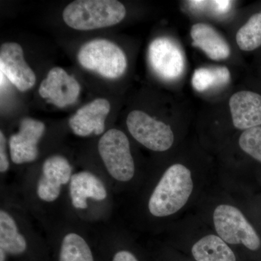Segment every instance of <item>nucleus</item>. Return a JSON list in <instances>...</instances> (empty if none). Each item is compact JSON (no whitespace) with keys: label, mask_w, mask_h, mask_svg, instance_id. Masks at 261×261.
Wrapping results in <instances>:
<instances>
[{"label":"nucleus","mask_w":261,"mask_h":261,"mask_svg":"<svg viewBox=\"0 0 261 261\" xmlns=\"http://www.w3.org/2000/svg\"><path fill=\"white\" fill-rule=\"evenodd\" d=\"M109 179L113 184L124 185L135 178V163L130 142L122 130L111 128L103 134L97 145Z\"/></svg>","instance_id":"4"},{"label":"nucleus","mask_w":261,"mask_h":261,"mask_svg":"<svg viewBox=\"0 0 261 261\" xmlns=\"http://www.w3.org/2000/svg\"><path fill=\"white\" fill-rule=\"evenodd\" d=\"M190 34L194 47L200 48L211 60L222 61L231 54V49L224 38L207 24H195Z\"/></svg>","instance_id":"17"},{"label":"nucleus","mask_w":261,"mask_h":261,"mask_svg":"<svg viewBox=\"0 0 261 261\" xmlns=\"http://www.w3.org/2000/svg\"><path fill=\"white\" fill-rule=\"evenodd\" d=\"M111 111L108 100L98 98L81 108L69 120L72 132L79 137L100 135L106 128V119Z\"/></svg>","instance_id":"15"},{"label":"nucleus","mask_w":261,"mask_h":261,"mask_svg":"<svg viewBox=\"0 0 261 261\" xmlns=\"http://www.w3.org/2000/svg\"><path fill=\"white\" fill-rule=\"evenodd\" d=\"M67 194L73 210L81 214H88L92 206L108 204L110 198L104 178L88 170L73 172Z\"/></svg>","instance_id":"8"},{"label":"nucleus","mask_w":261,"mask_h":261,"mask_svg":"<svg viewBox=\"0 0 261 261\" xmlns=\"http://www.w3.org/2000/svg\"><path fill=\"white\" fill-rule=\"evenodd\" d=\"M231 79L226 67L197 68L192 75V84L197 92H202L214 87L226 85Z\"/></svg>","instance_id":"19"},{"label":"nucleus","mask_w":261,"mask_h":261,"mask_svg":"<svg viewBox=\"0 0 261 261\" xmlns=\"http://www.w3.org/2000/svg\"><path fill=\"white\" fill-rule=\"evenodd\" d=\"M126 14L124 5L116 0H77L67 5L63 18L70 28L89 31L116 25Z\"/></svg>","instance_id":"3"},{"label":"nucleus","mask_w":261,"mask_h":261,"mask_svg":"<svg viewBox=\"0 0 261 261\" xmlns=\"http://www.w3.org/2000/svg\"><path fill=\"white\" fill-rule=\"evenodd\" d=\"M99 261H140L130 248L120 245L114 239L98 243Z\"/></svg>","instance_id":"21"},{"label":"nucleus","mask_w":261,"mask_h":261,"mask_svg":"<svg viewBox=\"0 0 261 261\" xmlns=\"http://www.w3.org/2000/svg\"><path fill=\"white\" fill-rule=\"evenodd\" d=\"M55 242L49 244L51 261H99L98 243L80 230L67 228Z\"/></svg>","instance_id":"12"},{"label":"nucleus","mask_w":261,"mask_h":261,"mask_svg":"<svg viewBox=\"0 0 261 261\" xmlns=\"http://www.w3.org/2000/svg\"><path fill=\"white\" fill-rule=\"evenodd\" d=\"M192 254L197 261H237L234 252L218 235H206L196 242Z\"/></svg>","instance_id":"18"},{"label":"nucleus","mask_w":261,"mask_h":261,"mask_svg":"<svg viewBox=\"0 0 261 261\" xmlns=\"http://www.w3.org/2000/svg\"><path fill=\"white\" fill-rule=\"evenodd\" d=\"M213 221L218 236L230 245H243L252 251L260 247L257 231L240 209L229 204L216 206Z\"/></svg>","instance_id":"7"},{"label":"nucleus","mask_w":261,"mask_h":261,"mask_svg":"<svg viewBox=\"0 0 261 261\" xmlns=\"http://www.w3.org/2000/svg\"><path fill=\"white\" fill-rule=\"evenodd\" d=\"M77 58L83 68L109 80L120 78L126 70V55L107 39H97L86 43L80 48Z\"/></svg>","instance_id":"6"},{"label":"nucleus","mask_w":261,"mask_h":261,"mask_svg":"<svg viewBox=\"0 0 261 261\" xmlns=\"http://www.w3.org/2000/svg\"><path fill=\"white\" fill-rule=\"evenodd\" d=\"M148 61L154 73L162 80H178L185 71L183 51L169 38H157L151 42L148 49Z\"/></svg>","instance_id":"10"},{"label":"nucleus","mask_w":261,"mask_h":261,"mask_svg":"<svg viewBox=\"0 0 261 261\" xmlns=\"http://www.w3.org/2000/svg\"><path fill=\"white\" fill-rule=\"evenodd\" d=\"M73 166L61 154H53L42 163L40 173L32 183V198L38 206L49 207L61 200L68 190Z\"/></svg>","instance_id":"5"},{"label":"nucleus","mask_w":261,"mask_h":261,"mask_svg":"<svg viewBox=\"0 0 261 261\" xmlns=\"http://www.w3.org/2000/svg\"><path fill=\"white\" fill-rule=\"evenodd\" d=\"M189 5L197 10H210L216 15H224L231 10L232 2L228 0H216V1H190Z\"/></svg>","instance_id":"23"},{"label":"nucleus","mask_w":261,"mask_h":261,"mask_svg":"<svg viewBox=\"0 0 261 261\" xmlns=\"http://www.w3.org/2000/svg\"><path fill=\"white\" fill-rule=\"evenodd\" d=\"M50 245L27 229V225L11 207L0 209V261H51Z\"/></svg>","instance_id":"1"},{"label":"nucleus","mask_w":261,"mask_h":261,"mask_svg":"<svg viewBox=\"0 0 261 261\" xmlns=\"http://www.w3.org/2000/svg\"><path fill=\"white\" fill-rule=\"evenodd\" d=\"M8 142H7L6 137L3 132H0V173L5 174L9 171L10 161L8 157Z\"/></svg>","instance_id":"24"},{"label":"nucleus","mask_w":261,"mask_h":261,"mask_svg":"<svg viewBox=\"0 0 261 261\" xmlns=\"http://www.w3.org/2000/svg\"><path fill=\"white\" fill-rule=\"evenodd\" d=\"M239 145L245 153L261 163V126L244 130Z\"/></svg>","instance_id":"22"},{"label":"nucleus","mask_w":261,"mask_h":261,"mask_svg":"<svg viewBox=\"0 0 261 261\" xmlns=\"http://www.w3.org/2000/svg\"><path fill=\"white\" fill-rule=\"evenodd\" d=\"M237 43L243 51H252L261 45V13L252 15L237 33Z\"/></svg>","instance_id":"20"},{"label":"nucleus","mask_w":261,"mask_h":261,"mask_svg":"<svg viewBox=\"0 0 261 261\" xmlns=\"http://www.w3.org/2000/svg\"><path fill=\"white\" fill-rule=\"evenodd\" d=\"M126 125L130 135L146 148L165 152L172 147L174 135L171 126L145 112H130L127 117Z\"/></svg>","instance_id":"9"},{"label":"nucleus","mask_w":261,"mask_h":261,"mask_svg":"<svg viewBox=\"0 0 261 261\" xmlns=\"http://www.w3.org/2000/svg\"><path fill=\"white\" fill-rule=\"evenodd\" d=\"M0 70L20 92L29 90L36 83L35 73L24 59L23 49L18 43L2 44Z\"/></svg>","instance_id":"13"},{"label":"nucleus","mask_w":261,"mask_h":261,"mask_svg":"<svg viewBox=\"0 0 261 261\" xmlns=\"http://www.w3.org/2000/svg\"><path fill=\"white\" fill-rule=\"evenodd\" d=\"M45 132V125L33 118H23L18 132L8 140L10 157L15 165L34 162L39 156V141Z\"/></svg>","instance_id":"11"},{"label":"nucleus","mask_w":261,"mask_h":261,"mask_svg":"<svg viewBox=\"0 0 261 261\" xmlns=\"http://www.w3.org/2000/svg\"><path fill=\"white\" fill-rule=\"evenodd\" d=\"M194 181L191 171L185 165L175 163L163 173L147 201L152 217L164 219L183 208L191 197Z\"/></svg>","instance_id":"2"},{"label":"nucleus","mask_w":261,"mask_h":261,"mask_svg":"<svg viewBox=\"0 0 261 261\" xmlns=\"http://www.w3.org/2000/svg\"><path fill=\"white\" fill-rule=\"evenodd\" d=\"M230 111L233 126L240 130L261 126V95L241 91L231 96L229 100Z\"/></svg>","instance_id":"16"},{"label":"nucleus","mask_w":261,"mask_h":261,"mask_svg":"<svg viewBox=\"0 0 261 261\" xmlns=\"http://www.w3.org/2000/svg\"><path fill=\"white\" fill-rule=\"evenodd\" d=\"M80 85L71 75L59 67L51 68L39 89L41 97L58 108L74 103L80 94Z\"/></svg>","instance_id":"14"}]
</instances>
